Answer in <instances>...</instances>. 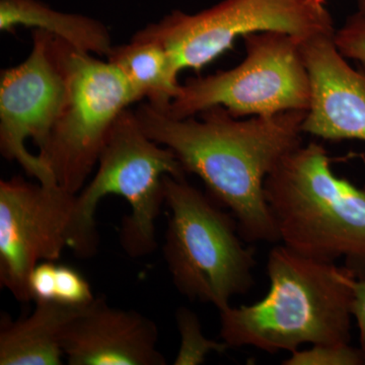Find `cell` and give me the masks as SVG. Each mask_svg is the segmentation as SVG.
I'll return each mask as SVG.
<instances>
[{"mask_svg": "<svg viewBox=\"0 0 365 365\" xmlns=\"http://www.w3.org/2000/svg\"><path fill=\"white\" fill-rule=\"evenodd\" d=\"M335 33L302 41L312 86L302 130L325 140L365 143V72L348 63L336 46Z\"/></svg>", "mask_w": 365, "mask_h": 365, "instance_id": "11", "label": "cell"}, {"mask_svg": "<svg viewBox=\"0 0 365 365\" xmlns=\"http://www.w3.org/2000/svg\"><path fill=\"white\" fill-rule=\"evenodd\" d=\"M352 314L359 327V348L365 360V279L353 281Z\"/></svg>", "mask_w": 365, "mask_h": 365, "instance_id": "21", "label": "cell"}, {"mask_svg": "<svg viewBox=\"0 0 365 365\" xmlns=\"http://www.w3.org/2000/svg\"><path fill=\"white\" fill-rule=\"evenodd\" d=\"M76 195L57 182H0V284L20 302L32 300L33 269L69 248Z\"/></svg>", "mask_w": 365, "mask_h": 365, "instance_id": "9", "label": "cell"}, {"mask_svg": "<svg viewBox=\"0 0 365 365\" xmlns=\"http://www.w3.org/2000/svg\"><path fill=\"white\" fill-rule=\"evenodd\" d=\"M334 31L330 13L314 0H223L198 14L172 11L135 35L162 44L180 73L200 71L249 34L287 33L306 40Z\"/></svg>", "mask_w": 365, "mask_h": 365, "instance_id": "8", "label": "cell"}, {"mask_svg": "<svg viewBox=\"0 0 365 365\" xmlns=\"http://www.w3.org/2000/svg\"><path fill=\"white\" fill-rule=\"evenodd\" d=\"M134 112L148 137L170 148L184 172L200 178L209 195L230 211L245 241L280 242L265 181L302 145L307 111L240 120L227 108L215 106L177 119L148 103Z\"/></svg>", "mask_w": 365, "mask_h": 365, "instance_id": "1", "label": "cell"}, {"mask_svg": "<svg viewBox=\"0 0 365 365\" xmlns=\"http://www.w3.org/2000/svg\"><path fill=\"white\" fill-rule=\"evenodd\" d=\"M318 4H322V6H325L326 0H314Z\"/></svg>", "mask_w": 365, "mask_h": 365, "instance_id": "23", "label": "cell"}, {"mask_svg": "<svg viewBox=\"0 0 365 365\" xmlns=\"http://www.w3.org/2000/svg\"><path fill=\"white\" fill-rule=\"evenodd\" d=\"M95 299L90 283L78 270L66 265H57L55 302L66 306L83 307Z\"/></svg>", "mask_w": 365, "mask_h": 365, "instance_id": "18", "label": "cell"}, {"mask_svg": "<svg viewBox=\"0 0 365 365\" xmlns=\"http://www.w3.org/2000/svg\"><path fill=\"white\" fill-rule=\"evenodd\" d=\"M267 274L270 287L263 299L220 311L223 342L270 354L350 342L355 277L347 269L279 245L269 252Z\"/></svg>", "mask_w": 365, "mask_h": 365, "instance_id": "2", "label": "cell"}, {"mask_svg": "<svg viewBox=\"0 0 365 365\" xmlns=\"http://www.w3.org/2000/svg\"><path fill=\"white\" fill-rule=\"evenodd\" d=\"M335 43L346 58L365 64V20L355 14L335 33Z\"/></svg>", "mask_w": 365, "mask_h": 365, "instance_id": "19", "label": "cell"}, {"mask_svg": "<svg viewBox=\"0 0 365 365\" xmlns=\"http://www.w3.org/2000/svg\"><path fill=\"white\" fill-rule=\"evenodd\" d=\"M50 35L34 30L33 48L25 61L0 76V151L40 182H56L39 157L26 150L32 138L44 148L66 95L61 72L53 59Z\"/></svg>", "mask_w": 365, "mask_h": 365, "instance_id": "10", "label": "cell"}, {"mask_svg": "<svg viewBox=\"0 0 365 365\" xmlns=\"http://www.w3.org/2000/svg\"><path fill=\"white\" fill-rule=\"evenodd\" d=\"M265 196L282 245L314 260L342 261L365 279V188L333 172L322 144H302L283 158Z\"/></svg>", "mask_w": 365, "mask_h": 365, "instance_id": "3", "label": "cell"}, {"mask_svg": "<svg viewBox=\"0 0 365 365\" xmlns=\"http://www.w3.org/2000/svg\"><path fill=\"white\" fill-rule=\"evenodd\" d=\"M356 14L365 20V0H359V13Z\"/></svg>", "mask_w": 365, "mask_h": 365, "instance_id": "22", "label": "cell"}, {"mask_svg": "<svg viewBox=\"0 0 365 365\" xmlns=\"http://www.w3.org/2000/svg\"><path fill=\"white\" fill-rule=\"evenodd\" d=\"M176 322L181 343L175 365L202 364L211 352L222 354L230 349V346L223 341L218 342L205 337L200 319L188 307H181L177 309Z\"/></svg>", "mask_w": 365, "mask_h": 365, "instance_id": "16", "label": "cell"}, {"mask_svg": "<svg viewBox=\"0 0 365 365\" xmlns=\"http://www.w3.org/2000/svg\"><path fill=\"white\" fill-rule=\"evenodd\" d=\"M186 178H165L170 211L163 257L178 292L208 302L218 312L254 285L253 247H247L237 220Z\"/></svg>", "mask_w": 365, "mask_h": 365, "instance_id": "5", "label": "cell"}, {"mask_svg": "<svg viewBox=\"0 0 365 365\" xmlns=\"http://www.w3.org/2000/svg\"><path fill=\"white\" fill-rule=\"evenodd\" d=\"M155 322L96 297L73 319L64 336L69 365H165L158 350Z\"/></svg>", "mask_w": 365, "mask_h": 365, "instance_id": "12", "label": "cell"}, {"mask_svg": "<svg viewBox=\"0 0 365 365\" xmlns=\"http://www.w3.org/2000/svg\"><path fill=\"white\" fill-rule=\"evenodd\" d=\"M284 365H361L365 364L360 348L345 344H317L309 349L295 350Z\"/></svg>", "mask_w": 365, "mask_h": 365, "instance_id": "17", "label": "cell"}, {"mask_svg": "<svg viewBox=\"0 0 365 365\" xmlns=\"http://www.w3.org/2000/svg\"><path fill=\"white\" fill-rule=\"evenodd\" d=\"M33 28L71 43L83 51L106 56L111 52V35L104 24L83 14L55 11L40 0H0V30Z\"/></svg>", "mask_w": 365, "mask_h": 365, "instance_id": "15", "label": "cell"}, {"mask_svg": "<svg viewBox=\"0 0 365 365\" xmlns=\"http://www.w3.org/2000/svg\"><path fill=\"white\" fill-rule=\"evenodd\" d=\"M54 262H41L30 274L29 290L32 300L36 302L54 300L57 269Z\"/></svg>", "mask_w": 365, "mask_h": 365, "instance_id": "20", "label": "cell"}, {"mask_svg": "<svg viewBox=\"0 0 365 365\" xmlns=\"http://www.w3.org/2000/svg\"><path fill=\"white\" fill-rule=\"evenodd\" d=\"M49 45L66 95L38 157L60 187L78 194L98 165L118 116L139 100L108 60L96 58L52 35Z\"/></svg>", "mask_w": 365, "mask_h": 365, "instance_id": "6", "label": "cell"}, {"mask_svg": "<svg viewBox=\"0 0 365 365\" xmlns=\"http://www.w3.org/2000/svg\"><path fill=\"white\" fill-rule=\"evenodd\" d=\"M107 59L121 72L138 100L148 98L158 111L167 113L181 91L179 72L157 41L134 35L130 42L114 46Z\"/></svg>", "mask_w": 365, "mask_h": 365, "instance_id": "14", "label": "cell"}, {"mask_svg": "<svg viewBox=\"0 0 365 365\" xmlns=\"http://www.w3.org/2000/svg\"><path fill=\"white\" fill-rule=\"evenodd\" d=\"M246 57L241 64L182 86L165 114L177 119L196 116L215 106L232 116H272L307 111L312 86L302 41L287 33L258 32L245 36Z\"/></svg>", "mask_w": 365, "mask_h": 365, "instance_id": "7", "label": "cell"}, {"mask_svg": "<svg viewBox=\"0 0 365 365\" xmlns=\"http://www.w3.org/2000/svg\"><path fill=\"white\" fill-rule=\"evenodd\" d=\"M86 307L37 302L26 318L0 322V365H60L66 357L64 336Z\"/></svg>", "mask_w": 365, "mask_h": 365, "instance_id": "13", "label": "cell"}, {"mask_svg": "<svg viewBox=\"0 0 365 365\" xmlns=\"http://www.w3.org/2000/svg\"><path fill=\"white\" fill-rule=\"evenodd\" d=\"M97 165L95 177L76 195L69 249L79 258L95 256L98 203L118 195L130 207L119 232L125 253L132 258L153 253L155 222L165 204V178L186 176L176 155L150 138L135 112L126 109L113 124Z\"/></svg>", "mask_w": 365, "mask_h": 365, "instance_id": "4", "label": "cell"}]
</instances>
